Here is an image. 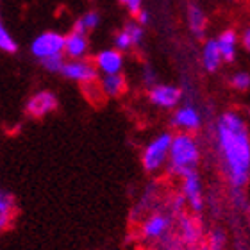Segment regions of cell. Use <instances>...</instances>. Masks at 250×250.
Masks as SVG:
<instances>
[{
	"mask_svg": "<svg viewBox=\"0 0 250 250\" xmlns=\"http://www.w3.org/2000/svg\"><path fill=\"white\" fill-rule=\"evenodd\" d=\"M214 143L220 167L232 189H243L250 181V129L245 116L225 111L214 122Z\"/></svg>",
	"mask_w": 250,
	"mask_h": 250,
	"instance_id": "cell-1",
	"label": "cell"
},
{
	"mask_svg": "<svg viewBox=\"0 0 250 250\" xmlns=\"http://www.w3.org/2000/svg\"><path fill=\"white\" fill-rule=\"evenodd\" d=\"M198 163H200V145L197 138L188 132L173 134L167 172L172 177L183 179L188 173L197 172Z\"/></svg>",
	"mask_w": 250,
	"mask_h": 250,
	"instance_id": "cell-2",
	"label": "cell"
},
{
	"mask_svg": "<svg viewBox=\"0 0 250 250\" xmlns=\"http://www.w3.org/2000/svg\"><path fill=\"white\" fill-rule=\"evenodd\" d=\"M172 141L173 134L172 132H159L152 138L141 150V168L145 170L146 173L150 175H156V173L167 170L168 159H170V148H172Z\"/></svg>",
	"mask_w": 250,
	"mask_h": 250,
	"instance_id": "cell-3",
	"label": "cell"
},
{
	"mask_svg": "<svg viewBox=\"0 0 250 250\" xmlns=\"http://www.w3.org/2000/svg\"><path fill=\"white\" fill-rule=\"evenodd\" d=\"M173 213L168 211H152L143 218L140 225V238L146 243H161L167 241L173 227Z\"/></svg>",
	"mask_w": 250,
	"mask_h": 250,
	"instance_id": "cell-4",
	"label": "cell"
},
{
	"mask_svg": "<svg viewBox=\"0 0 250 250\" xmlns=\"http://www.w3.org/2000/svg\"><path fill=\"white\" fill-rule=\"evenodd\" d=\"M31 54L42 62L45 59L64 56V34L58 31H45L40 32L31 42Z\"/></svg>",
	"mask_w": 250,
	"mask_h": 250,
	"instance_id": "cell-5",
	"label": "cell"
},
{
	"mask_svg": "<svg viewBox=\"0 0 250 250\" xmlns=\"http://www.w3.org/2000/svg\"><path fill=\"white\" fill-rule=\"evenodd\" d=\"M61 75L72 83L81 84L84 88V86L97 83L100 73L97 72L93 61H89V59H66Z\"/></svg>",
	"mask_w": 250,
	"mask_h": 250,
	"instance_id": "cell-6",
	"label": "cell"
},
{
	"mask_svg": "<svg viewBox=\"0 0 250 250\" xmlns=\"http://www.w3.org/2000/svg\"><path fill=\"white\" fill-rule=\"evenodd\" d=\"M148 100L159 109L175 111L183 104V89L175 84H156L148 89Z\"/></svg>",
	"mask_w": 250,
	"mask_h": 250,
	"instance_id": "cell-7",
	"label": "cell"
},
{
	"mask_svg": "<svg viewBox=\"0 0 250 250\" xmlns=\"http://www.w3.org/2000/svg\"><path fill=\"white\" fill-rule=\"evenodd\" d=\"M181 195L186 200V206L195 214H200L204 211V188L202 179L198 172H191L181 179Z\"/></svg>",
	"mask_w": 250,
	"mask_h": 250,
	"instance_id": "cell-8",
	"label": "cell"
},
{
	"mask_svg": "<svg viewBox=\"0 0 250 250\" xmlns=\"http://www.w3.org/2000/svg\"><path fill=\"white\" fill-rule=\"evenodd\" d=\"M172 125L179 132H188L193 134L202 127V113L197 105L191 102H184L173 111L172 115Z\"/></svg>",
	"mask_w": 250,
	"mask_h": 250,
	"instance_id": "cell-9",
	"label": "cell"
},
{
	"mask_svg": "<svg viewBox=\"0 0 250 250\" xmlns=\"http://www.w3.org/2000/svg\"><path fill=\"white\" fill-rule=\"evenodd\" d=\"M143 38H145V27H141L136 20L127 21L120 31L115 32L113 36V47L116 50L124 52H130L138 48L143 43Z\"/></svg>",
	"mask_w": 250,
	"mask_h": 250,
	"instance_id": "cell-10",
	"label": "cell"
},
{
	"mask_svg": "<svg viewBox=\"0 0 250 250\" xmlns=\"http://www.w3.org/2000/svg\"><path fill=\"white\" fill-rule=\"evenodd\" d=\"M58 95L50 89H40L29 97V100L25 102V111L32 118H45V116L52 115L54 111L58 109Z\"/></svg>",
	"mask_w": 250,
	"mask_h": 250,
	"instance_id": "cell-11",
	"label": "cell"
},
{
	"mask_svg": "<svg viewBox=\"0 0 250 250\" xmlns=\"http://www.w3.org/2000/svg\"><path fill=\"white\" fill-rule=\"evenodd\" d=\"M93 64L100 75H115V73H122L125 59L124 54L120 50H116L115 47L102 48L100 52L95 54Z\"/></svg>",
	"mask_w": 250,
	"mask_h": 250,
	"instance_id": "cell-12",
	"label": "cell"
},
{
	"mask_svg": "<svg viewBox=\"0 0 250 250\" xmlns=\"http://www.w3.org/2000/svg\"><path fill=\"white\" fill-rule=\"evenodd\" d=\"M89 40L88 34L72 31L64 34V58L66 59H88Z\"/></svg>",
	"mask_w": 250,
	"mask_h": 250,
	"instance_id": "cell-13",
	"label": "cell"
},
{
	"mask_svg": "<svg viewBox=\"0 0 250 250\" xmlns=\"http://www.w3.org/2000/svg\"><path fill=\"white\" fill-rule=\"evenodd\" d=\"M177 232L181 243H184L188 247H195L200 241V236H202V230H200L197 218L189 216L186 213L177 216Z\"/></svg>",
	"mask_w": 250,
	"mask_h": 250,
	"instance_id": "cell-14",
	"label": "cell"
},
{
	"mask_svg": "<svg viewBox=\"0 0 250 250\" xmlns=\"http://www.w3.org/2000/svg\"><path fill=\"white\" fill-rule=\"evenodd\" d=\"M200 62H202V68L208 73L218 72L220 66L224 64V58L220 54L216 38H209V40H206L202 43V48H200Z\"/></svg>",
	"mask_w": 250,
	"mask_h": 250,
	"instance_id": "cell-15",
	"label": "cell"
},
{
	"mask_svg": "<svg viewBox=\"0 0 250 250\" xmlns=\"http://www.w3.org/2000/svg\"><path fill=\"white\" fill-rule=\"evenodd\" d=\"M220 54L224 58V62H232L238 56V48H240V34L234 29H225L216 36Z\"/></svg>",
	"mask_w": 250,
	"mask_h": 250,
	"instance_id": "cell-16",
	"label": "cell"
},
{
	"mask_svg": "<svg viewBox=\"0 0 250 250\" xmlns=\"http://www.w3.org/2000/svg\"><path fill=\"white\" fill-rule=\"evenodd\" d=\"M186 20L188 27L195 38L202 40L206 36V29H208V16L204 13V9L198 4H189L186 11Z\"/></svg>",
	"mask_w": 250,
	"mask_h": 250,
	"instance_id": "cell-17",
	"label": "cell"
},
{
	"mask_svg": "<svg viewBox=\"0 0 250 250\" xmlns=\"http://www.w3.org/2000/svg\"><path fill=\"white\" fill-rule=\"evenodd\" d=\"M99 88L100 93L109 99H116L124 95L127 89V81L122 73H115V75H100L99 77Z\"/></svg>",
	"mask_w": 250,
	"mask_h": 250,
	"instance_id": "cell-18",
	"label": "cell"
},
{
	"mask_svg": "<svg viewBox=\"0 0 250 250\" xmlns=\"http://www.w3.org/2000/svg\"><path fill=\"white\" fill-rule=\"evenodd\" d=\"M16 213V204L15 197L9 191H5L0 188V232L9 229Z\"/></svg>",
	"mask_w": 250,
	"mask_h": 250,
	"instance_id": "cell-19",
	"label": "cell"
},
{
	"mask_svg": "<svg viewBox=\"0 0 250 250\" xmlns=\"http://www.w3.org/2000/svg\"><path fill=\"white\" fill-rule=\"evenodd\" d=\"M100 13L99 11H86V13H83V15L79 16L77 20H75V23H73V31H79L83 32V34H89L91 31H95L97 27L100 25Z\"/></svg>",
	"mask_w": 250,
	"mask_h": 250,
	"instance_id": "cell-20",
	"label": "cell"
},
{
	"mask_svg": "<svg viewBox=\"0 0 250 250\" xmlns=\"http://www.w3.org/2000/svg\"><path fill=\"white\" fill-rule=\"evenodd\" d=\"M16 50H18V43H16V40L13 38V34L7 31V27L4 25V21L0 20V52L15 54Z\"/></svg>",
	"mask_w": 250,
	"mask_h": 250,
	"instance_id": "cell-21",
	"label": "cell"
},
{
	"mask_svg": "<svg viewBox=\"0 0 250 250\" xmlns=\"http://www.w3.org/2000/svg\"><path fill=\"white\" fill-rule=\"evenodd\" d=\"M230 88L240 91V93H247L250 89V73L245 70H240V72H234L229 79Z\"/></svg>",
	"mask_w": 250,
	"mask_h": 250,
	"instance_id": "cell-22",
	"label": "cell"
},
{
	"mask_svg": "<svg viewBox=\"0 0 250 250\" xmlns=\"http://www.w3.org/2000/svg\"><path fill=\"white\" fill-rule=\"evenodd\" d=\"M64 62H66V58H64V56H56V58L45 59V61H42L40 64H42L43 70L48 73H61Z\"/></svg>",
	"mask_w": 250,
	"mask_h": 250,
	"instance_id": "cell-23",
	"label": "cell"
},
{
	"mask_svg": "<svg viewBox=\"0 0 250 250\" xmlns=\"http://www.w3.org/2000/svg\"><path fill=\"white\" fill-rule=\"evenodd\" d=\"M225 249V234L224 230H213L209 236V243L206 250H224Z\"/></svg>",
	"mask_w": 250,
	"mask_h": 250,
	"instance_id": "cell-24",
	"label": "cell"
},
{
	"mask_svg": "<svg viewBox=\"0 0 250 250\" xmlns=\"http://www.w3.org/2000/svg\"><path fill=\"white\" fill-rule=\"evenodd\" d=\"M140 77H141V83L145 84L146 88L150 89L152 86H156L157 83V73L154 72V68H150L148 64H145V66L141 68V73H140Z\"/></svg>",
	"mask_w": 250,
	"mask_h": 250,
	"instance_id": "cell-25",
	"label": "cell"
},
{
	"mask_svg": "<svg viewBox=\"0 0 250 250\" xmlns=\"http://www.w3.org/2000/svg\"><path fill=\"white\" fill-rule=\"evenodd\" d=\"M118 2L129 11L130 15H134V16L143 9V0H118Z\"/></svg>",
	"mask_w": 250,
	"mask_h": 250,
	"instance_id": "cell-26",
	"label": "cell"
},
{
	"mask_svg": "<svg viewBox=\"0 0 250 250\" xmlns=\"http://www.w3.org/2000/svg\"><path fill=\"white\" fill-rule=\"evenodd\" d=\"M240 45L247 54H250V25L243 29V32L240 34Z\"/></svg>",
	"mask_w": 250,
	"mask_h": 250,
	"instance_id": "cell-27",
	"label": "cell"
},
{
	"mask_svg": "<svg viewBox=\"0 0 250 250\" xmlns=\"http://www.w3.org/2000/svg\"><path fill=\"white\" fill-rule=\"evenodd\" d=\"M134 20L138 21V23H140L141 27H145V25H148V21H150V15H148V13H146L145 9H141L140 13H138V15L134 16Z\"/></svg>",
	"mask_w": 250,
	"mask_h": 250,
	"instance_id": "cell-28",
	"label": "cell"
},
{
	"mask_svg": "<svg viewBox=\"0 0 250 250\" xmlns=\"http://www.w3.org/2000/svg\"><path fill=\"white\" fill-rule=\"evenodd\" d=\"M165 250H181V249H179V245H173V243H172V245H168Z\"/></svg>",
	"mask_w": 250,
	"mask_h": 250,
	"instance_id": "cell-29",
	"label": "cell"
},
{
	"mask_svg": "<svg viewBox=\"0 0 250 250\" xmlns=\"http://www.w3.org/2000/svg\"><path fill=\"white\" fill-rule=\"evenodd\" d=\"M249 7H250V0H249Z\"/></svg>",
	"mask_w": 250,
	"mask_h": 250,
	"instance_id": "cell-30",
	"label": "cell"
},
{
	"mask_svg": "<svg viewBox=\"0 0 250 250\" xmlns=\"http://www.w3.org/2000/svg\"><path fill=\"white\" fill-rule=\"evenodd\" d=\"M229 2H232V0H229Z\"/></svg>",
	"mask_w": 250,
	"mask_h": 250,
	"instance_id": "cell-31",
	"label": "cell"
}]
</instances>
